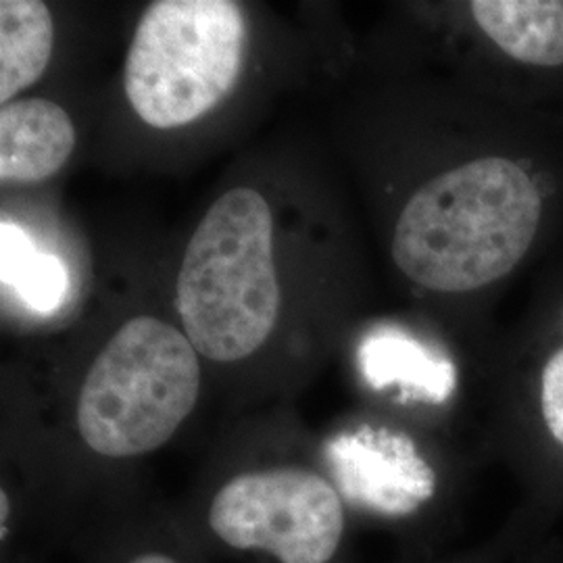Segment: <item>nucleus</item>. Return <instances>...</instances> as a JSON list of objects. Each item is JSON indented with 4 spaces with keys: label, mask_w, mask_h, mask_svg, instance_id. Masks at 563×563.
Returning <instances> with one entry per match:
<instances>
[{
    "label": "nucleus",
    "mask_w": 563,
    "mask_h": 563,
    "mask_svg": "<svg viewBox=\"0 0 563 563\" xmlns=\"http://www.w3.org/2000/svg\"><path fill=\"white\" fill-rule=\"evenodd\" d=\"M543 201L518 163L486 157L428 181L405 205L393 260L409 280L470 292L509 274L537 236Z\"/></svg>",
    "instance_id": "obj_1"
},
{
    "label": "nucleus",
    "mask_w": 563,
    "mask_h": 563,
    "mask_svg": "<svg viewBox=\"0 0 563 563\" xmlns=\"http://www.w3.org/2000/svg\"><path fill=\"white\" fill-rule=\"evenodd\" d=\"M184 334L197 353L236 363L257 353L280 316L274 218L253 188H234L209 207L186 246L176 282Z\"/></svg>",
    "instance_id": "obj_2"
},
{
    "label": "nucleus",
    "mask_w": 563,
    "mask_h": 563,
    "mask_svg": "<svg viewBox=\"0 0 563 563\" xmlns=\"http://www.w3.org/2000/svg\"><path fill=\"white\" fill-rule=\"evenodd\" d=\"M201 360L186 334L134 318L102 346L81 380L74 426L104 462H130L169 443L201 395Z\"/></svg>",
    "instance_id": "obj_3"
},
{
    "label": "nucleus",
    "mask_w": 563,
    "mask_h": 563,
    "mask_svg": "<svg viewBox=\"0 0 563 563\" xmlns=\"http://www.w3.org/2000/svg\"><path fill=\"white\" fill-rule=\"evenodd\" d=\"M202 551L260 563H346L353 516L325 467H242L178 516Z\"/></svg>",
    "instance_id": "obj_4"
},
{
    "label": "nucleus",
    "mask_w": 563,
    "mask_h": 563,
    "mask_svg": "<svg viewBox=\"0 0 563 563\" xmlns=\"http://www.w3.org/2000/svg\"><path fill=\"white\" fill-rule=\"evenodd\" d=\"M244 44L239 2H153L128 51L125 97L144 123L159 130L201 120L241 78Z\"/></svg>",
    "instance_id": "obj_5"
},
{
    "label": "nucleus",
    "mask_w": 563,
    "mask_h": 563,
    "mask_svg": "<svg viewBox=\"0 0 563 563\" xmlns=\"http://www.w3.org/2000/svg\"><path fill=\"white\" fill-rule=\"evenodd\" d=\"M322 460L353 518L407 528L437 511L439 472L402 430L372 423L342 430L323 443Z\"/></svg>",
    "instance_id": "obj_6"
},
{
    "label": "nucleus",
    "mask_w": 563,
    "mask_h": 563,
    "mask_svg": "<svg viewBox=\"0 0 563 563\" xmlns=\"http://www.w3.org/2000/svg\"><path fill=\"white\" fill-rule=\"evenodd\" d=\"M76 148L74 121L57 102L23 99L0 111V180L36 184L55 176Z\"/></svg>",
    "instance_id": "obj_7"
},
{
    "label": "nucleus",
    "mask_w": 563,
    "mask_h": 563,
    "mask_svg": "<svg viewBox=\"0 0 563 563\" xmlns=\"http://www.w3.org/2000/svg\"><path fill=\"white\" fill-rule=\"evenodd\" d=\"M357 365L369 388L397 390L401 402L443 405L457 390V367L399 330H378L360 344Z\"/></svg>",
    "instance_id": "obj_8"
},
{
    "label": "nucleus",
    "mask_w": 563,
    "mask_h": 563,
    "mask_svg": "<svg viewBox=\"0 0 563 563\" xmlns=\"http://www.w3.org/2000/svg\"><path fill=\"white\" fill-rule=\"evenodd\" d=\"M472 15L511 59L563 65V0H474Z\"/></svg>",
    "instance_id": "obj_9"
},
{
    "label": "nucleus",
    "mask_w": 563,
    "mask_h": 563,
    "mask_svg": "<svg viewBox=\"0 0 563 563\" xmlns=\"http://www.w3.org/2000/svg\"><path fill=\"white\" fill-rule=\"evenodd\" d=\"M55 46V23L38 0L0 2V102L38 81Z\"/></svg>",
    "instance_id": "obj_10"
},
{
    "label": "nucleus",
    "mask_w": 563,
    "mask_h": 563,
    "mask_svg": "<svg viewBox=\"0 0 563 563\" xmlns=\"http://www.w3.org/2000/svg\"><path fill=\"white\" fill-rule=\"evenodd\" d=\"M95 563H202L205 551L178 516H123L104 520Z\"/></svg>",
    "instance_id": "obj_11"
},
{
    "label": "nucleus",
    "mask_w": 563,
    "mask_h": 563,
    "mask_svg": "<svg viewBox=\"0 0 563 563\" xmlns=\"http://www.w3.org/2000/svg\"><path fill=\"white\" fill-rule=\"evenodd\" d=\"M2 284L36 313L57 311L69 288V276L59 257L41 253L18 223L0 225Z\"/></svg>",
    "instance_id": "obj_12"
},
{
    "label": "nucleus",
    "mask_w": 563,
    "mask_h": 563,
    "mask_svg": "<svg viewBox=\"0 0 563 563\" xmlns=\"http://www.w3.org/2000/svg\"><path fill=\"white\" fill-rule=\"evenodd\" d=\"M539 401L549 437L563 449V349L544 365Z\"/></svg>",
    "instance_id": "obj_13"
},
{
    "label": "nucleus",
    "mask_w": 563,
    "mask_h": 563,
    "mask_svg": "<svg viewBox=\"0 0 563 563\" xmlns=\"http://www.w3.org/2000/svg\"><path fill=\"white\" fill-rule=\"evenodd\" d=\"M446 563H497V560H493L490 555H472V558H463V560H457V562H446Z\"/></svg>",
    "instance_id": "obj_14"
},
{
    "label": "nucleus",
    "mask_w": 563,
    "mask_h": 563,
    "mask_svg": "<svg viewBox=\"0 0 563 563\" xmlns=\"http://www.w3.org/2000/svg\"><path fill=\"white\" fill-rule=\"evenodd\" d=\"M4 563H27V560H9V562Z\"/></svg>",
    "instance_id": "obj_15"
}]
</instances>
